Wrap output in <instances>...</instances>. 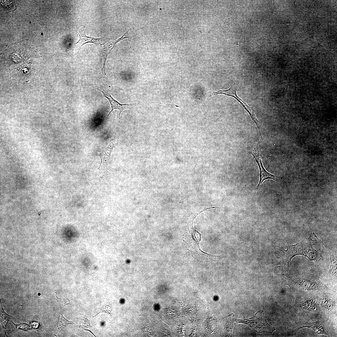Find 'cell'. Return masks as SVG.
Masks as SVG:
<instances>
[{"mask_svg": "<svg viewBox=\"0 0 337 337\" xmlns=\"http://www.w3.org/2000/svg\"><path fill=\"white\" fill-rule=\"evenodd\" d=\"M200 214L198 212L193 214L188 221L187 229L189 232L187 235V242H185L188 246L189 250L193 256L198 261L202 262L218 261L226 258V256L215 255L208 254L203 252L199 246L201 240V234L193 227V221L196 217Z\"/></svg>", "mask_w": 337, "mask_h": 337, "instance_id": "cell-1", "label": "cell"}, {"mask_svg": "<svg viewBox=\"0 0 337 337\" xmlns=\"http://www.w3.org/2000/svg\"><path fill=\"white\" fill-rule=\"evenodd\" d=\"M315 242V241L312 240L310 236L308 238H305L295 245L291 244L286 250L282 249L283 259L286 263L289 266L292 258L298 255L304 256L310 260L317 259L320 256V254L313 247Z\"/></svg>", "mask_w": 337, "mask_h": 337, "instance_id": "cell-2", "label": "cell"}, {"mask_svg": "<svg viewBox=\"0 0 337 337\" xmlns=\"http://www.w3.org/2000/svg\"><path fill=\"white\" fill-rule=\"evenodd\" d=\"M120 135V131L116 129L110 140L108 145L99 155L101 162L98 169L97 174L100 178H102L104 176L107 178L109 176L107 171L108 163L113 149L118 143Z\"/></svg>", "mask_w": 337, "mask_h": 337, "instance_id": "cell-3", "label": "cell"}, {"mask_svg": "<svg viewBox=\"0 0 337 337\" xmlns=\"http://www.w3.org/2000/svg\"><path fill=\"white\" fill-rule=\"evenodd\" d=\"M238 323H243L249 325L257 333L266 332L272 333L275 330L266 322L263 311H258L252 317L246 320L236 319Z\"/></svg>", "mask_w": 337, "mask_h": 337, "instance_id": "cell-4", "label": "cell"}, {"mask_svg": "<svg viewBox=\"0 0 337 337\" xmlns=\"http://www.w3.org/2000/svg\"><path fill=\"white\" fill-rule=\"evenodd\" d=\"M237 85L234 83L228 89L224 90H219L217 92H213L212 95L223 94L228 96L234 98L248 113L252 120L255 123L259 130L260 134H261V125L260 124V122L256 117L251 107L247 105L246 103L237 95Z\"/></svg>", "mask_w": 337, "mask_h": 337, "instance_id": "cell-5", "label": "cell"}, {"mask_svg": "<svg viewBox=\"0 0 337 337\" xmlns=\"http://www.w3.org/2000/svg\"><path fill=\"white\" fill-rule=\"evenodd\" d=\"M261 140L256 146L252 149L251 153L252 154L254 158L255 161L258 164L260 172L259 180V183L255 188L256 190V193L257 191L260 187L261 185L262 182L265 180L271 179L275 181H278L281 178V177H278L269 173L265 169L262 164L261 155L258 147L259 144L261 143L262 140Z\"/></svg>", "mask_w": 337, "mask_h": 337, "instance_id": "cell-6", "label": "cell"}, {"mask_svg": "<svg viewBox=\"0 0 337 337\" xmlns=\"http://www.w3.org/2000/svg\"><path fill=\"white\" fill-rule=\"evenodd\" d=\"M101 92L104 95V96L107 98L109 100L110 105H111V110L110 112L109 113L107 116V117L108 118L110 113L112 112L114 109H117L119 110V118L120 119V115L121 113L124 110L129 109H131V108L133 107L134 106L136 105H142L145 104H150V103H136L133 104H121L118 101L115 100L111 96L110 93H109L108 91L107 90H98Z\"/></svg>", "mask_w": 337, "mask_h": 337, "instance_id": "cell-7", "label": "cell"}, {"mask_svg": "<svg viewBox=\"0 0 337 337\" xmlns=\"http://www.w3.org/2000/svg\"><path fill=\"white\" fill-rule=\"evenodd\" d=\"M130 29L125 33L121 37L117 40L114 41H110L104 46L102 51L103 63V67L101 69V71H102L103 70L104 71V74L106 76H107L105 72V64L107 56L109 52L111 50L116 43L120 41L123 40L124 38H129V37H128L129 35L128 33Z\"/></svg>", "mask_w": 337, "mask_h": 337, "instance_id": "cell-8", "label": "cell"}, {"mask_svg": "<svg viewBox=\"0 0 337 337\" xmlns=\"http://www.w3.org/2000/svg\"><path fill=\"white\" fill-rule=\"evenodd\" d=\"M79 40L76 44L79 46H81L85 44L90 42L93 43L97 46H100L104 42V40L101 38L89 37L80 34H79Z\"/></svg>", "mask_w": 337, "mask_h": 337, "instance_id": "cell-9", "label": "cell"}, {"mask_svg": "<svg viewBox=\"0 0 337 337\" xmlns=\"http://www.w3.org/2000/svg\"><path fill=\"white\" fill-rule=\"evenodd\" d=\"M313 234L314 235L315 237L320 242L324 245L325 247V248L329 252L330 260V270L332 269L333 270L334 269H335V270H336L337 264L336 253L334 251L331 250L329 247L326 245L323 241L318 239L314 232H313Z\"/></svg>", "mask_w": 337, "mask_h": 337, "instance_id": "cell-10", "label": "cell"}, {"mask_svg": "<svg viewBox=\"0 0 337 337\" xmlns=\"http://www.w3.org/2000/svg\"><path fill=\"white\" fill-rule=\"evenodd\" d=\"M73 324L74 323L72 321H69L65 319L62 314H61L60 316L59 323L57 326L56 331L58 333H59L63 328L67 325Z\"/></svg>", "mask_w": 337, "mask_h": 337, "instance_id": "cell-11", "label": "cell"}, {"mask_svg": "<svg viewBox=\"0 0 337 337\" xmlns=\"http://www.w3.org/2000/svg\"><path fill=\"white\" fill-rule=\"evenodd\" d=\"M99 310V312L95 316H96L99 313L102 312H105L109 314H110L111 310V308L107 303L106 304L103 305L101 308L96 309L95 310Z\"/></svg>", "mask_w": 337, "mask_h": 337, "instance_id": "cell-12", "label": "cell"}, {"mask_svg": "<svg viewBox=\"0 0 337 337\" xmlns=\"http://www.w3.org/2000/svg\"><path fill=\"white\" fill-rule=\"evenodd\" d=\"M56 300H57V302H58V305H59V307H60V310L61 311H62V310L63 308L64 307V306L66 305L69 304V303H66V302L68 301H67L68 299H65V300H64V302H65L64 303H62V300H61V297L60 298H58V297L57 296L56 293Z\"/></svg>", "mask_w": 337, "mask_h": 337, "instance_id": "cell-13", "label": "cell"}]
</instances>
